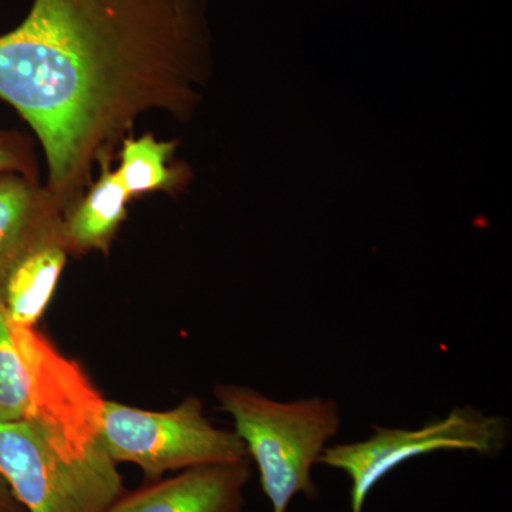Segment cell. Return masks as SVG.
Masks as SVG:
<instances>
[{
  "label": "cell",
  "mask_w": 512,
  "mask_h": 512,
  "mask_svg": "<svg viewBox=\"0 0 512 512\" xmlns=\"http://www.w3.org/2000/svg\"><path fill=\"white\" fill-rule=\"evenodd\" d=\"M0 477L26 512H106L124 493L106 448L64 460L28 420L0 423Z\"/></svg>",
  "instance_id": "277c9868"
},
{
  "label": "cell",
  "mask_w": 512,
  "mask_h": 512,
  "mask_svg": "<svg viewBox=\"0 0 512 512\" xmlns=\"http://www.w3.org/2000/svg\"><path fill=\"white\" fill-rule=\"evenodd\" d=\"M29 376L12 323L0 308V423L28 419Z\"/></svg>",
  "instance_id": "7c38bea8"
},
{
  "label": "cell",
  "mask_w": 512,
  "mask_h": 512,
  "mask_svg": "<svg viewBox=\"0 0 512 512\" xmlns=\"http://www.w3.org/2000/svg\"><path fill=\"white\" fill-rule=\"evenodd\" d=\"M12 323L29 376L28 420L47 446L67 461H86L103 450L106 399L80 363L62 355L36 326Z\"/></svg>",
  "instance_id": "5b68a950"
},
{
  "label": "cell",
  "mask_w": 512,
  "mask_h": 512,
  "mask_svg": "<svg viewBox=\"0 0 512 512\" xmlns=\"http://www.w3.org/2000/svg\"><path fill=\"white\" fill-rule=\"evenodd\" d=\"M215 397L258 468L272 512H286L299 494L319 497L312 470L340 429L338 404L322 397L276 402L232 384L215 387Z\"/></svg>",
  "instance_id": "7a4b0ae2"
},
{
  "label": "cell",
  "mask_w": 512,
  "mask_h": 512,
  "mask_svg": "<svg viewBox=\"0 0 512 512\" xmlns=\"http://www.w3.org/2000/svg\"><path fill=\"white\" fill-rule=\"evenodd\" d=\"M174 150V143L158 141L151 134L124 138L116 171L130 198L171 190L178 183V171L168 165Z\"/></svg>",
  "instance_id": "8fae6325"
},
{
  "label": "cell",
  "mask_w": 512,
  "mask_h": 512,
  "mask_svg": "<svg viewBox=\"0 0 512 512\" xmlns=\"http://www.w3.org/2000/svg\"><path fill=\"white\" fill-rule=\"evenodd\" d=\"M0 512H26L2 477H0Z\"/></svg>",
  "instance_id": "5bb4252c"
},
{
  "label": "cell",
  "mask_w": 512,
  "mask_h": 512,
  "mask_svg": "<svg viewBox=\"0 0 512 512\" xmlns=\"http://www.w3.org/2000/svg\"><path fill=\"white\" fill-rule=\"evenodd\" d=\"M67 255L62 242H52L30 252L13 268L0 302L10 322L37 325L52 301Z\"/></svg>",
  "instance_id": "30bf717a"
},
{
  "label": "cell",
  "mask_w": 512,
  "mask_h": 512,
  "mask_svg": "<svg viewBox=\"0 0 512 512\" xmlns=\"http://www.w3.org/2000/svg\"><path fill=\"white\" fill-rule=\"evenodd\" d=\"M504 423L473 409H456L446 419L419 430L377 429L375 436L359 443L326 447L318 464L338 468L352 481L350 510L362 512L366 498L379 481L397 467L441 450L495 454L504 446Z\"/></svg>",
  "instance_id": "8992f818"
},
{
  "label": "cell",
  "mask_w": 512,
  "mask_h": 512,
  "mask_svg": "<svg viewBox=\"0 0 512 512\" xmlns=\"http://www.w3.org/2000/svg\"><path fill=\"white\" fill-rule=\"evenodd\" d=\"M99 164V180L64 215L62 241L67 254H107L120 225L126 221L130 195L117 171L111 168L110 157H101Z\"/></svg>",
  "instance_id": "9c48e42d"
},
{
  "label": "cell",
  "mask_w": 512,
  "mask_h": 512,
  "mask_svg": "<svg viewBox=\"0 0 512 512\" xmlns=\"http://www.w3.org/2000/svg\"><path fill=\"white\" fill-rule=\"evenodd\" d=\"M205 10L207 0H33L0 36V99L39 137L64 212L141 114L184 113L207 52Z\"/></svg>",
  "instance_id": "6da1fadb"
},
{
  "label": "cell",
  "mask_w": 512,
  "mask_h": 512,
  "mask_svg": "<svg viewBox=\"0 0 512 512\" xmlns=\"http://www.w3.org/2000/svg\"><path fill=\"white\" fill-rule=\"evenodd\" d=\"M66 212L28 175H0V302L10 272L30 252L62 242Z\"/></svg>",
  "instance_id": "ba28073f"
},
{
  "label": "cell",
  "mask_w": 512,
  "mask_h": 512,
  "mask_svg": "<svg viewBox=\"0 0 512 512\" xmlns=\"http://www.w3.org/2000/svg\"><path fill=\"white\" fill-rule=\"evenodd\" d=\"M19 173L28 175V165L22 150L12 138L0 133V175Z\"/></svg>",
  "instance_id": "4fadbf2b"
},
{
  "label": "cell",
  "mask_w": 512,
  "mask_h": 512,
  "mask_svg": "<svg viewBox=\"0 0 512 512\" xmlns=\"http://www.w3.org/2000/svg\"><path fill=\"white\" fill-rule=\"evenodd\" d=\"M100 439L114 463L134 464L150 481L170 471L248 457L235 431L212 426L197 397L168 412L106 400Z\"/></svg>",
  "instance_id": "3957f363"
},
{
  "label": "cell",
  "mask_w": 512,
  "mask_h": 512,
  "mask_svg": "<svg viewBox=\"0 0 512 512\" xmlns=\"http://www.w3.org/2000/svg\"><path fill=\"white\" fill-rule=\"evenodd\" d=\"M249 457L204 464L121 494L106 512H244Z\"/></svg>",
  "instance_id": "52a82bcc"
}]
</instances>
